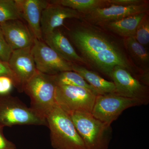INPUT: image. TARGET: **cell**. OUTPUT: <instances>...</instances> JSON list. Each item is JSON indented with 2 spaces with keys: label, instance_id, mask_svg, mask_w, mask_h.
<instances>
[{
  "label": "cell",
  "instance_id": "ba28073f",
  "mask_svg": "<svg viewBox=\"0 0 149 149\" xmlns=\"http://www.w3.org/2000/svg\"><path fill=\"white\" fill-rule=\"evenodd\" d=\"M31 52L38 71L54 75L65 71H73V63L66 61L44 41L35 38Z\"/></svg>",
  "mask_w": 149,
  "mask_h": 149
},
{
  "label": "cell",
  "instance_id": "2e32d148",
  "mask_svg": "<svg viewBox=\"0 0 149 149\" xmlns=\"http://www.w3.org/2000/svg\"><path fill=\"white\" fill-rule=\"evenodd\" d=\"M148 13L137 14L116 21L103 23L97 26L124 38L134 37L139 23Z\"/></svg>",
  "mask_w": 149,
  "mask_h": 149
},
{
  "label": "cell",
  "instance_id": "d6986e66",
  "mask_svg": "<svg viewBox=\"0 0 149 149\" xmlns=\"http://www.w3.org/2000/svg\"><path fill=\"white\" fill-rule=\"evenodd\" d=\"M50 2L72 9L81 14L111 6L108 0H54Z\"/></svg>",
  "mask_w": 149,
  "mask_h": 149
},
{
  "label": "cell",
  "instance_id": "7c38bea8",
  "mask_svg": "<svg viewBox=\"0 0 149 149\" xmlns=\"http://www.w3.org/2000/svg\"><path fill=\"white\" fill-rule=\"evenodd\" d=\"M4 36L12 51L31 47L35 37L29 27L20 19L0 23Z\"/></svg>",
  "mask_w": 149,
  "mask_h": 149
},
{
  "label": "cell",
  "instance_id": "7402d4cb",
  "mask_svg": "<svg viewBox=\"0 0 149 149\" xmlns=\"http://www.w3.org/2000/svg\"><path fill=\"white\" fill-rule=\"evenodd\" d=\"M136 40L145 47L149 43V17L148 13L141 19L136 29L134 36Z\"/></svg>",
  "mask_w": 149,
  "mask_h": 149
},
{
  "label": "cell",
  "instance_id": "5bb4252c",
  "mask_svg": "<svg viewBox=\"0 0 149 149\" xmlns=\"http://www.w3.org/2000/svg\"><path fill=\"white\" fill-rule=\"evenodd\" d=\"M22 18L28 23L29 29L35 38L43 41L41 19L44 10L49 4L46 0H16Z\"/></svg>",
  "mask_w": 149,
  "mask_h": 149
},
{
  "label": "cell",
  "instance_id": "603a6c76",
  "mask_svg": "<svg viewBox=\"0 0 149 149\" xmlns=\"http://www.w3.org/2000/svg\"><path fill=\"white\" fill-rule=\"evenodd\" d=\"M13 87L15 83L11 77L6 75L0 76V96L10 95Z\"/></svg>",
  "mask_w": 149,
  "mask_h": 149
},
{
  "label": "cell",
  "instance_id": "ffe728a7",
  "mask_svg": "<svg viewBox=\"0 0 149 149\" xmlns=\"http://www.w3.org/2000/svg\"><path fill=\"white\" fill-rule=\"evenodd\" d=\"M54 80L56 85H70L82 87L88 89L96 95H98L97 91L80 74L73 71H65L53 75Z\"/></svg>",
  "mask_w": 149,
  "mask_h": 149
},
{
  "label": "cell",
  "instance_id": "484cf974",
  "mask_svg": "<svg viewBox=\"0 0 149 149\" xmlns=\"http://www.w3.org/2000/svg\"><path fill=\"white\" fill-rule=\"evenodd\" d=\"M2 75H6L11 77L14 82L15 87L16 88V78L9 66L8 62L3 61L0 59V76Z\"/></svg>",
  "mask_w": 149,
  "mask_h": 149
},
{
  "label": "cell",
  "instance_id": "8fae6325",
  "mask_svg": "<svg viewBox=\"0 0 149 149\" xmlns=\"http://www.w3.org/2000/svg\"><path fill=\"white\" fill-rule=\"evenodd\" d=\"M31 47L13 51L8 61L16 78V88L20 92H23L24 85L37 70Z\"/></svg>",
  "mask_w": 149,
  "mask_h": 149
},
{
  "label": "cell",
  "instance_id": "5b68a950",
  "mask_svg": "<svg viewBox=\"0 0 149 149\" xmlns=\"http://www.w3.org/2000/svg\"><path fill=\"white\" fill-rule=\"evenodd\" d=\"M47 125L45 118L28 107L17 97L0 96V126Z\"/></svg>",
  "mask_w": 149,
  "mask_h": 149
},
{
  "label": "cell",
  "instance_id": "9a60e30c",
  "mask_svg": "<svg viewBox=\"0 0 149 149\" xmlns=\"http://www.w3.org/2000/svg\"><path fill=\"white\" fill-rule=\"evenodd\" d=\"M43 40L66 61L79 65H88L85 60L76 52L69 40L60 31L55 30L44 37Z\"/></svg>",
  "mask_w": 149,
  "mask_h": 149
},
{
  "label": "cell",
  "instance_id": "cb8c5ba5",
  "mask_svg": "<svg viewBox=\"0 0 149 149\" xmlns=\"http://www.w3.org/2000/svg\"><path fill=\"white\" fill-rule=\"evenodd\" d=\"M12 52L6 41L0 27V59L3 61L8 62Z\"/></svg>",
  "mask_w": 149,
  "mask_h": 149
},
{
  "label": "cell",
  "instance_id": "4fadbf2b",
  "mask_svg": "<svg viewBox=\"0 0 149 149\" xmlns=\"http://www.w3.org/2000/svg\"><path fill=\"white\" fill-rule=\"evenodd\" d=\"M81 14L77 11L50 2L42 13L41 27L43 38L63 25L67 19H80Z\"/></svg>",
  "mask_w": 149,
  "mask_h": 149
},
{
  "label": "cell",
  "instance_id": "7a4b0ae2",
  "mask_svg": "<svg viewBox=\"0 0 149 149\" xmlns=\"http://www.w3.org/2000/svg\"><path fill=\"white\" fill-rule=\"evenodd\" d=\"M55 149H87L69 115L57 104L46 118Z\"/></svg>",
  "mask_w": 149,
  "mask_h": 149
},
{
  "label": "cell",
  "instance_id": "52a82bcc",
  "mask_svg": "<svg viewBox=\"0 0 149 149\" xmlns=\"http://www.w3.org/2000/svg\"><path fill=\"white\" fill-rule=\"evenodd\" d=\"M137 100L125 97L116 93L97 96L92 114L97 119L111 125L125 109L141 105Z\"/></svg>",
  "mask_w": 149,
  "mask_h": 149
},
{
  "label": "cell",
  "instance_id": "8992f818",
  "mask_svg": "<svg viewBox=\"0 0 149 149\" xmlns=\"http://www.w3.org/2000/svg\"><path fill=\"white\" fill-rule=\"evenodd\" d=\"M96 97L94 93L82 87L56 85V103L68 114L72 113H92Z\"/></svg>",
  "mask_w": 149,
  "mask_h": 149
},
{
  "label": "cell",
  "instance_id": "277c9868",
  "mask_svg": "<svg viewBox=\"0 0 149 149\" xmlns=\"http://www.w3.org/2000/svg\"><path fill=\"white\" fill-rule=\"evenodd\" d=\"M56 87L53 75L37 70L24 85L23 92L30 98V107L46 118L56 104Z\"/></svg>",
  "mask_w": 149,
  "mask_h": 149
},
{
  "label": "cell",
  "instance_id": "d4e9b609",
  "mask_svg": "<svg viewBox=\"0 0 149 149\" xmlns=\"http://www.w3.org/2000/svg\"><path fill=\"white\" fill-rule=\"evenodd\" d=\"M108 2L111 6L126 7L149 4V1L146 0H108Z\"/></svg>",
  "mask_w": 149,
  "mask_h": 149
},
{
  "label": "cell",
  "instance_id": "9c48e42d",
  "mask_svg": "<svg viewBox=\"0 0 149 149\" xmlns=\"http://www.w3.org/2000/svg\"><path fill=\"white\" fill-rule=\"evenodd\" d=\"M109 77L111 78L115 86L116 94L138 100L143 105L149 103L148 86L135 78L127 70L121 66H116Z\"/></svg>",
  "mask_w": 149,
  "mask_h": 149
},
{
  "label": "cell",
  "instance_id": "6da1fadb",
  "mask_svg": "<svg viewBox=\"0 0 149 149\" xmlns=\"http://www.w3.org/2000/svg\"><path fill=\"white\" fill-rule=\"evenodd\" d=\"M80 19V24L70 32L69 37L88 65L108 76L116 66H121L140 80L143 73L128 55L123 40Z\"/></svg>",
  "mask_w": 149,
  "mask_h": 149
},
{
  "label": "cell",
  "instance_id": "4316f807",
  "mask_svg": "<svg viewBox=\"0 0 149 149\" xmlns=\"http://www.w3.org/2000/svg\"><path fill=\"white\" fill-rule=\"evenodd\" d=\"M3 128L0 126V149H16L15 144L5 137L3 133Z\"/></svg>",
  "mask_w": 149,
  "mask_h": 149
},
{
  "label": "cell",
  "instance_id": "44dd1931",
  "mask_svg": "<svg viewBox=\"0 0 149 149\" xmlns=\"http://www.w3.org/2000/svg\"><path fill=\"white\" fill-rule=\"evenodd\" d=\"M15 19H22L16 0H0V23Z\"/></svg>",
  "mask_w": 149,
  "mask_h": 149
},
{
  "label": "cell",
  "instance_id": "3957f363",
  "mask_svg": "<svg viewBox=\"0 0 149 149\" xmlns=\"http://www.w3.org/2000/svg\"><path fill=\"white\" fill-rule=\"evenodd\" d=\"M87 149H108L111 139V125L97 119L89 113L69 114Z\"/></svg>",
  "mask_w": 149,
  "mask_h": 149
},
{
  "label": "cell",
  "instance_id": "30bf717a",
  "mask_svg": "<svg viewBox=\"0 0 149 149\" xmlns=\"http://www.w3.org/2000/svg\"><path fill=\"white\" fill-rule=\"evenodd\" d=\"M148 11L149 4L128 7L112 5L81 14V18L90 24L98 26L103 23L116 21L127 17Z\"/></svg>",
  "mask_w": 149,
  "mask_h": 149
},
{
  "label": "cell",
  "instance_id": "ac0fdd59",
  "mask_svg": "<svg viewBox=\"0 0 149 149\" xmlns=\"http://www.w3.org/2000/svg\"><path fill=\"white\" fill-rule=\"evenodd\" d=\"M124 46L134 64L142 72L149 71V54L146 49L134 37L123 39Z\"/></svg>",
  "mask_w": 149,
  "mask_h": 149
},
{
  "label": "cell",
  "instance_id": "e0dca14e",
  "mask_svg": "<svg viewBox=\"0 0 149 149\" xmlns=\"http://www.w3.org/2000/svg\"><path fill=\"white\" fill-rule=\"evenodd\" d=\"M72 70L77 72L97 91L99 95L116 93V87L111 81H108L92 70L82 65L73 63Z\"/></svg>",
  "mask_w": 149,
  "mask_h": 149
}]
</instances>
